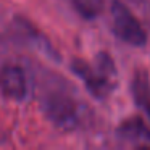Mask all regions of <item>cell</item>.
<instances>
[{"label": "cell", "mask_w": 150, "mask_h": 150, "mask_svg": "<svg viewBox=\"0 0 150 150\" xmlns=\"http://www.w3.org/2000/svg\"><path fill=\"white\" fill-rule=\"evenodd\" d=\"M111 18H113V29L118 37L131 45H144L147 40L145 31L140 23L136 20L132 13L120 2H115L111 7Z\"/></svg>", "instance_id": "6da1fadb"}, {"label": "cell", "mask_w": 150, "mask_h": 150, "mask_svg": "<svg viewBox=\"0 0 150 150\" xmlns=\"http://www.w3.org/2000/svg\"><path fill=\"white\" fill-rule=\"evenodd\" d=\"M0 89L7 97L21 100L26 94V79L23 69L18 66H5L0 71Z\"/></svg>", "instance_id": "7a4b0ae2"}, {"label": "cell", "mask_w": 150, "mask_h": 150, "mask_svg": "<svg viewBox=\"0 0 150 150\" xmlns=\"http://www.w3.org/2000/svg\"><path fill=\"white\" fill-rule=\"evenodd\" d=\"M76 69H78V74L84 78L86 84L91 89L92 94L98 95V97H103L105 94L110 92V89H113V82L108 79V74H103V76L95 74L97 71H92L91 66L84 65V63H79L76 66Z\"/></svg>", "instance_id": "3957f363"}, {"label": "cell", "mask_w": 150, "mask_h": 150, "mask_svg": "<svg viewBox=\"0 0 150 150\" xmlns=\"http://www.w3.org/2000/svg\"><path fill=\"white\" fill-rule=\"evenodd\" d=\"M73 4L84 18H95L103 10L105 0H73Z\"/></svg>", "instance_id": "277c9868"}]
</instances>
